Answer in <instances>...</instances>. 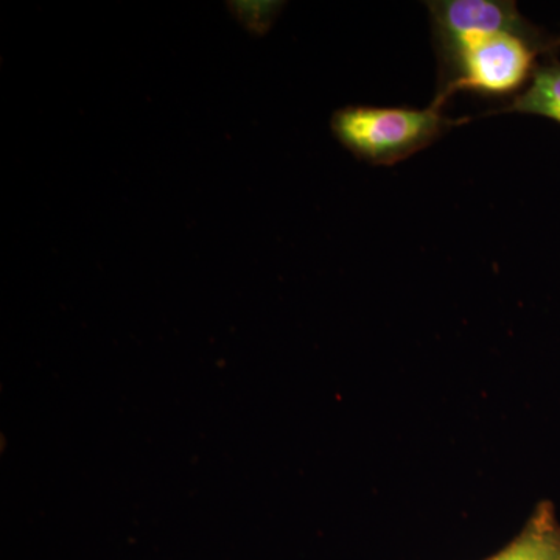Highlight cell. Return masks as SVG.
Returning <instances> with one entry per match:
<instances>
[{
  "label": "cell",
  "instance_id": "obj_1",
  "mask_svg": "<svg viewBox=\"0 0 560 560\" xmlns=\"http://www.w3.org/2000/svg\"><path fill=\"white\" fill-rule=\"evenodd\" d=\"M560 36L539 31L500 32L477 36L460 44L440 61V92L445 103L456 91H471L486 97H504L521 90L536 70L539 55H555Z\"/></svg>",
  "mask_w": 560,
  "mask_h": 560
},
{
  "label": "cell",
  "instance_id": "obj_2",
  "mask_svg": "<svg viewBox=\"0 0 560 560\" xmlns=\"http://www.w3.org/2000/svg\"><path fill=\"white\" fill-rule=\"evenodd\" d=\"M445 103L427 109L348 106L331 117V131L350 153L372 165H394L427 149L455 121L442 116Z\"/></svg>",
  "mask_w": 560,
  "mask_h": 560
},
{
  "label": "cell",
  "instance_id": "obj_3",
  "mask_svg": "<svg viewBox=\"0 0 560 560\" xmlns=\"http://www.w3.org/2000/svg\"><path fill=\"white\" fill-rule=\"evenodd\" d=\"M440 61L460 44L490 33H533L539 27L522 16L515 2L504 0H440L427 2Z\"/></svg>",
  "mask_w": 560,
  "mask_h": 560
},
{
  "label": "cell",
  "instance_id": "obj_4",
  "mask_svg": "<svg viewBox=\"0 0 560 560\" xmlns=\"http://www.w3.org/2000/svg\"><path fill=\"white\" fill-rule=\"evenodd\" d=\"M486 560H560V523L552 503L537 504L522 533Z\"/></svg>",
  "mask_w": 560,
  "mask_h": 560
},
{
  "label": "cell",
  "instance_id": "obj_5",
  "mask_svg": "<svg viewBox=\"0 0 560 560\" xmlns=\"http://www.w3.org/2000/svg\"><path fill=\"white\" fill-rule=\"evenodd\" d=\"M500 113L534 114L560 124V62L552 58L548 65L537 66L529 86L506 108L490 114Z\"/></svg>",
  "mask_w": 560,
  "mask_h": 560
}]
</instances>
